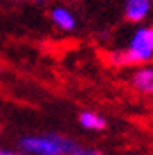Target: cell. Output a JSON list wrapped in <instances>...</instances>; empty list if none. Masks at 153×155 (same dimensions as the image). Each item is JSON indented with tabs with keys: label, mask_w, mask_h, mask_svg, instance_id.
<instances>
[{
	"label": "cell",
	"mask_w": 153,
	"mask_h": 155,
	"mask_svg": "<svg viewBox=\"0 0 153 155\" xmlns=\"http://www.w3.org/2000/svg\"><path fill=\"white\" fill-rule=\"evenodd\" d=\"M107 61L114 67H131L153 61V26H138L129 36L126 48L110 50Z\"/></svg>",
	"instance_id": "1"
},
{
	"label": "cell",
	"mask_w": 153,
	"mask_h": 155,
	"mask_svg": "<svg viewBox=\"0 0 153 155\" xmlns=\"http://www.w3.org/2000/svg\"><path fill=\"white\" fill-rule=\"evenodd\" d=\"M79 145L69 136L48 133L41 136H24L19 140L21 152L28 155H72Z\"/></svg>",
	"instance_id": "2"
},
{
	"label": "cell",
	"mask_w": 153,
	"mask_h": 155,
	"mask_svg": "<svg viewBox=\"0 0 153 155\" xmlns=\"http://www.w3.org/2000/svg\"><path fill=\"white\" fill-rule=\"evenodd\" d=\"M129 83L138 93L141 95H153V66L150 64H141L131 72Z\"/></svg>",
	"instance_id": "3"
},
{
	"label": "cell",
	"mask_w": 153,
	"mask_h": 155,
	"mask_svg": "<svg viewBox=\"0 0 153 155\" xmlns=\"http://www.w3.org/2000/svg\"><path fill=\"white\" fill-rule=\"evenodd\" d=\"M153 7V0H124V17L132 24H141L148 19Z\"/></svg>",
	"instance_id": "4"
},
{
	"label": "cell",
	"mask_w": 153,
	"mask_h": 155,
	"mask_svg": "<svg viewBox=\"0 0 153 155\" xmlns=\"http://www.w3.org/2000/svg\"><path fill=\"white\" fill-rule=\"evenodd\" d=\"M50 19L55 24V28H59L60 31L71 33L77 26L76 16L72 14V11L67 5H55L50 9Z\"/></svg>",
	"instance_id": "5"
},
{
	"label": "cell",
	"mask_w": 153,
	"mask_h": 155,
	"mask_svg": "<svg viewBox=\"0 0 153 155\" xmlns=\"http://www.w3.org/2000/svg\"><path fill=\"white\" fill-rule=\"evenodd\" d=\"M77 121H79L83 129H86V131H103L107 127V119L93 110H83L77 117Z\"/></svg>",
	"instance_id": "6"
},
{
	"label": "cell",
	"mask_w": 153,
	"mask_h": 155,
	"mask_svg": "<svg viewBox=\"0 0 153 155\" xmlns=\"http://www.w3.org/2000/svg\"><path fill=\"white\" fill-rule=\"evenodd\" d=\"M72 155H105L102 150L96 148H86V147H77V150Z\"/></svg>",
	"instance_id": "7"
},
{
	"label": "cell",
	"mask_w": 153,
	"mask_h": 155,
	"mask_svg": "<svg viewBox=\"0 0 153 155\" xmlns=\"http://www.w3.org/2000/svg\"><path fill=\"white\" fill-rule=\"evenodd\" d=\"M0 155H26V153H24V152H14V150L0 148Z\"/></svg>",
	"instance_id": "8"
},
{
	"label": "cell",
	"mask_w": 153,
	"mask_h": 155,
	"mask_svg": "<svg viewBox=\"0 0 153 155\" xmlns=\"http://www.w3.org/2000/svg\"><path fill=\"white\" fill-rule=\"evenodd\" d=\"M124 155H145V153H139V152H127V153Z\"/></svg>",
	"instance_id": "9"
},
{
	"label": "cell",
	"mask_w": 153,
	"mask_h": 155,
	"mask_svg": "<svg viewBox=\"0 0 153 155\" xmlns=\"http://www.w3.org/2000/svg\"><path fill=\"white\" fill-rule=\"evenodd\" d=\"M31 2H36V4H45L47 0H31Z\"/></svg>",
	"instance_id": "10"
},
{
	"label": "cell",
	"mask_w": 153,
	"mask_h": 155,
	"mask_svg": "<svg viewBox=\"0 0 153 155\" xmlns=\"http://www.w3.org/2000/svg\"><path fill=\"white\" fill-rule=\"evenodd\" d=\"M2 72H4V66H2V64H0V74H2Z\"/></svg>",
	"instance_id": "11"
},
{
	"label": "cell",
	"mask_w": 153,
	"mask_h": 155,
	"mask_svg": "<svg viewBox=\"0 0 153 155\" xmlns=\"http://www.w3.org/2000/svg\"><path fill=\"white\" fill-rule=\"evenodd\" d=\"M64 2H74V0H64Z\"/></svg>",
	"instance_id": "12"
}]
</instances>
